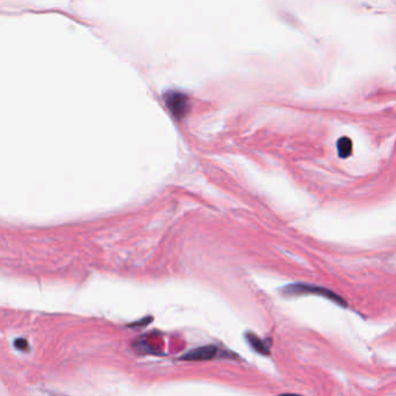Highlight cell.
Segmentation results:
<instances>
[{
	"label": "cell",
	"mask_w": 396,
	"mask_h": 396,
	"mask_svg": "<svg viewBox=\"0 0 396 396\" xmlns=\"http://www.w3.org/2000/svg\"><path fill=\"white\" fill-rule=\"evenodd\" d=\"M185 97L181 96V94L178 93H173L170 94L169 98L166 99V102H168V106L170 107V109L172 110V113L174 114H184L186 112V106H187V101H185Z\"/></svg>",
	"instance_id": "cell-3"
},
{
	"label": "cell",
	"mask_w": 396,
	"mask_h": 396,
	"mask_svg": "<svg viewBox=\"0 0 396 396\" xmlns=\"http://www.w3.org/2000/svg\"><path fill=\"white\" fill-rule=\"evenodd\" d=\"M217 354V347L214 345H206L196 347L194 350L184 354L181 359L188 360V362H204V360H211Z\"/></svg>",
	"instance_id": "cell-2"
},
{
	"label": "cell",
	"mask_w": 396,
	"mask_h": 396,
	"mask_svg": "<svg viewBox=\"0 0 396 396\" xmlns=\"http://www.w3.org/2000/svg\"><path fill=\"white\" fill-rule=\"evenodd\" d=\"M279 396H301L298 394H280Z\"/></svg>",
	"instance_id": "cell-7"
},
{
	"label": "cell",
	"mask_w": 396,
	"mask_h": 396,
	"mask_svg": "<svg viewBox=\"0 0 396 396\" xmlns=\"http://www.w3.org/2000/svg\"><path fill=\"white\" fill-rule=\"evenodd\" d=\"M337 146H338L339 156L346 157L348 153H351L352 143H351V140H348V138L344 137V138H342V140H339L338 143H337Z\"/></svg>",
	"instance_id": "cell-5"
},
{
	"label": "cell",
	"mask_w": 396,
	"mask_h": 396,
	"mask_svg": "<svg viewBox=\"0 0 396 396\" xmlns=\"http://www.w3.org/2000/svg\"><path fill=\"white\" fill-rule=\"evenodd\" d=\"M247 340L256 352H258V353L263 354V355L270 354V347H268L267 344L265 343L263 339L259 338L257 335L252 334V332H248Z\"/></svg>",
	"instance_id": "cell-4"
},
{
	"label": "cell",
	"mask_w": 396,
	"mask_h": 396,
	"mask_svg": "<svg viewBox=\"0 0 396 396\" xmlns=\"http://www.w3.org/2000/svg\"><path fill=\"white\" fill-rule=\"evenodd\" d=\"M284 294L285 295H303V294H312V295H320L323 296V298L329 299L331 301H334L335 303L339 304V306L345 307L346 302L345 300L340 298L339 295L336 294L335 292L329 291L324 287H319V286H314V285H307V284H292L288 285L287 287H285L284 290Z\"/></svg>",
	"instance_id": "cell-1"
},
{
	"label": "cell",
	"mask_w": 396,
	"mask_h": 396,
	"mask_svg": "<svg viewBox=\"0 0 396 396\" xmlns=\"http://www.w3.org/2000/svg\"><path fill=\"white\" fill-rule=\"evenodd\" d=\"M14 345H15V347L18 348V350H21V351H27L29 348V344L25 338H18L17 340H15Z\"/></svg>",
	"instance_id": "cell-6"
}]
</instances>
